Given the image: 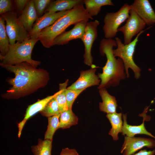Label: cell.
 <instances>
[{"instance_id": "31", "label": "cell", "mask_w": 155, "mask_h": 155, "mask_svg": "<svg viewBox=\"0 0 155 155\" xmlns=\"http://www.w3.org/2000/svg\"><path fill=\"white\" fill-rule=\"evenodd\" d=\"M28 0H13L14 4L17 12L21 14L26 7Z\"/></svg>"}, {"instance_id": "16", "label": "cell", "mask_w": 155, "mask_h": 155, "mask_svg": "<svg viewBox=\"0 0 155 155\" xmlns=\"http://www.w3.org/2000/svg\"><path fill=\"white\" fill-rule=\"evenodd\" d=\"M38 16L33 0H29L26 7L18 17L20 22L29 32Z\"/></svg>"}, {"instance_id": "6", "label": "cell", "mask_w": 155, "mask_h": 155, "mask_svg": "<svg viewBox=\"0 0 155 155\" xmlns=\"http://www.w3.org/2000/svg\"><path fill=\"white\" fill-rule=\"evenodd\" d=\"M131 9L130 5L126 3L117 11L106 13L102 27L105 38H112L116 36L120 26L129 17Z\"/></svg>"}, {"instance_id": "4", "label": "cell", "mask_w": 155, "mask_h": 155, "mask_svg": "<svg viewBox=\"0 0 155 155\" xmlns=\"http://www.w3.org/2000/svg\"><path fill=\"white\" fill-rule=\"evenodd\" d=\"M39 38L30 39L21 42L17 41L13 44H10L6 54H0L1 63L14 65L24 62L28 63L37 67L41 64L38 61L33 60L31 57L33 49Z\"/></svg>"}, {"instance_id": "10", "label": "cell", "mask_w": 155, "mask_h": 155, "mask_svg": "<svg viewBox=\"0 0 155 155\" xmlns=\"http://www.w3.org/2000/svg\"><path fill=\"white\" fill-rule=\"evenodd\" d=\"M68 10L58 12H47L38 18L34 24L32 30L28 32L29 39L38 38L40 33L43 29L53 24L57 20L64 16Z\"/></svg>"}, {"instance_id": "32", "label": "cell", "mask_w": 155, "mask_h": 155, "mask_svg": "<svg viewBox=\"0 0 155 155\" xmlns=\"http://www.w3.org/2000/svg\"><path fill=\"white\" fill-rule=\"evenodd\" d=\"M60 155H79V154L75 149L67 148L62 150Z\"/></svg>"}, {"instance_id": "22", "label": "cell", "mask_w": 155, "mask_h": 155, "mask_svg": "<svg viewBox=\"0 0 155 155\" xmlns=\"http://www.w3.org/2000/svg\"><path fill=\"white\" fill-rule=\"evenodd\" d=\"M78 121V117L72 109H68L60 113L59 128H69L71 126L77 124Z\"/></svg>"}, {"instance_id": "26", "label": "cell", "mask_w": 155, "mask_h": 155, "mask_svg": "<svg viewBox=\"0 0 155 155\" xmlns=\"http://www.w3.org/2000/svg\"><path fill=\"white\" fill-rule=\"evenodd\" d=\"M60 113L48 117V125L44 135V139L52 140L55 131L59 128Z\"/></svg>"}, {"instance_id": "30", "label": "cell", "mask_w": 155, "mask_h": 155, "mask_svg": "<svg viewBox=\"0 0 155 155\" xmlns=\"http://www.w3.org/2000/svg\"><path fill=\"white\" fill-rule=\"evenodd\" d=\"M13 1L11 0H0V15L9 12L14 11Z\"/></svg>"}, {"instance_id": "14", "label": "cell", "mask_w": 155, "mask_h": 155, "mask_svg": "<svg viewBox=\"0 0 155 155\" xmlns=\"http://www.w3.org/2000/svg\"><path fill=\"white\" fill-rule=\"evenodd\" d=\"M130 6L146 25L155 23V13L148 0H135Z\"/></svg>"}, {"instance_id": "24", "label": "cell", "mask_w": 155, "mask_h": 155, "mask_svg": "<svg viewBox=\"0 0 155 155\" xmlns=\"http://www.w3.org/2000/svg\"><path fill=\"white\" fill-rule=\"evenodd\" d=\"M5 20L0 17V54L5 55L7 53L10 45L9 38L5 30Z\"/></svg>"}, {"instance_id": "25", "label": "cell", "mask_w": 155, "mask_h": 155, "mask_svg": "<svg viewBox=\"0 0 155 155\" xmlns=\"http://www.w3.org/2000/svg\"><path fill=\"white\" fill-rule=\"evenodd\" d=\"M68 80H67L65 82L59 84V89L61 91L54 98L56 100L59 107L60 113L68 110L66 90L68 84Z\"/></svg>"}, {"instance_id": "28", "label": "cell", "mask_w": 155, "mask_h": 155, "mask_svg": "<svg viewBox=\"0 0 155 155\" xmlns=\"http://www.w3.org/2000/svg\"><path fill=\"white\" fill-rule=\"evenodd\" d=\"M85 90H75L68 89L66 90V95L69 109H72L74 101L79 95Z\"/></svg>"}, {"instance_id": "7", "label": "cell", "mask_w": 155, "mask_h": 155, "mask_svg": "<svg viewBox=\"0 0 155 155\" xmlns=\"http://www.w3.org/2000/svg\"><path fill=\"white\" fill-rule=\"evenodd\" d=\"M6 22L5 30L10 44H13L16 41L21 42L29 39L28 32L20 22L15 11L1 15Z\"/></svg>"}, {"instance_id": "5", "label": "cell", "mask_w": 155, "mask_h": 155, "mask_svg": "<svg viewBox=\"0 0 155 155\" xmlns=\"http://www.w3.org/2000/svg\"><path fill=\"white\" fill-rule=\"evenodd\" d=\"M147 29L140 32L134 39L127 44L123 43L119 38L116 37L115 38L117 45V48L113 49V54L115 57H117L123 61L127 78L129 76L128 71L129 68L133 72L136 79H138L140 77L141 69L134 62L133 56L139 37Z\"/></svg>"}, {"instance_id": "29", "label": "cell", "mask_w": 155, "mask_h": 155, "mask_svg": "<svg viewBox=\"0 0 155 155\" xmlns=\"http://www.w3.org/2000/svg\"><path fill=\"white\" fill-rule=\"evenodd\" d=\"M38 18L42 16L47 7L52 1L51 0H33Z\"/></svg>"}, {"instance_id": "20", "label": "cell", "mask_w": 155, "mask_h": 155, "mask_svg": "<svg viewBox=\"0 0 155 155\" xmlns=\"http://www.w3.org/2000/svg\"><path fill=\"white\" fill-rule=\"evenodd\" d=\"M122 116L121 113H117L116 112L108 114L106 115L112 126L108 134L112 137L114 140H118V134L122 132L123 127Z\"/></svg>"}, {"instance_id": "17", "label": "cell", "mask_w": 155, "mask_h": 155, "mask_svg": "<svg viewBox=\"0 0 155 155\" xmlns=\"http://www.w3.org/2000/svg\"><path fill=\"white\" fill-rule=\"evenodd\" d=\"M99 93L102 100L99 103L100 110L107 114L116 113L117 105L115 97L109 94L105 88L99 89Z\"/></svg>"}, {"instance_id": "9", "label": "cell", "mask_w": 155, "mask_h": 155, "mask_svg": "<svg viewBox=\"0 0 155 155\" xmlns=\"http://www.w3.org/2000/svg\"><path fill=\"white\" fill-rule=\"evenodd\" d=\"M99 22L97 20L88 22L85 32L81 38L84 46L85 52L83 55L84 63L91 67L93 65L91 49L93 44L98 36L97 27Z\"/></svg>"}, {"instance_id": "11", "label": "cell", "mask_w": 155, "mask_h": 155, "mask_svg": "<svg viewBox=\"0 0 155 155\" xmlns=\"http://www.w3.org/2000/svg\"><path fill=\"white\" fill-rule=\"evenodd\" d=\"M153 148L155 147V141L150 138L129 137L125 136L121 153L123 155H132L144 147Z\"/></svg>"}, {"instance_id": "1", "label": "cell", "mask_w": 155, "mask_h": 155, "mask_svg": "<svg viewBox=\"0 0 155 155\" xmlns=\"http://www.w3.org/2000/svg\"><path fill=\"white\" fill-rule=\"evenodd\" d=\"M0 66L13 73L14 78L9 79L11 87L3 94V98L17 99L31 94L46 85L49 80V73L42 68H37L24 62L14 65L0 64Z\"/></svg>"}, {"instance_id": "3", "label": "cell", "mask_w": 155, "mask_h": 155, "mask_svg": "<svg viewBox=\"0 0 155 155\" xmlns=\"http://www.w3.org/2000/svg\"><path fill=\"white\" fill-rule=\"evenodd\" d=\"M81 4L68 10L63 16L57 20L51 26L43 29L38 38L42 45L49 48L52 46L54 39L65 31L69 26L75 24L84 20L93 19Z\"/></svg>"}, {"instance_id": "21", "label": "cell", "mask_w": 155, "mask_h": 155, "mask_svg": "<svg viewBox=\"0 0 155 155\" xmlns=\"http://www.w3.org/2000/svg\"><path fill=\"white\" fill-rule=\"evenodd\" d=\"M83 1L86 10L92 17L97 16L102 6L114 5L111 0H83Z\"/></svg>"}, {"instance_id": "2", "label": "cell", "mask_w": 155, "mask_h": 155, "mask_svg": "<svg viewBox=\"0 0 155 155\" xmlns=\"http://www.w3.org/2000/svg\"><path fill=\"white\" fill-rule=\"evenodd\" d=\"M117 45L116 40L113 38H103L100 41V53L102 56L106 55L107 61L102 73L98 74L101 80L99 89L117 86L120 80L126 77L123 61L119 58L116 59L113 54V47Z\"/></svg>"}, {"instance_id": "15", "label": "cell", "mask_w": 155, "mask_h": 155, "mask_svg": "<svg viewBox=\"0 0 155 155\" xmlns=\"http://www.w3.org/2000/svg\"><path fill=\"white\" fill-rule=\"evenodd\" d=\"M61 91V90L59 89L58 91L53 95L48 96L45 98L38 100L28 106L26 109L24 119L18 124V136L19 137H20L22 129L27 121L37 113L41 111L47 103L60 93Z\"/></svg>"}, {"instance_id": "19", "label": "cell", "mask_w": 155, "mask_h": 155, "mask_svg": "<svg viewBox=\"0 0 155 155\" xmlns=\"http://www.w3.org/2000/svg\"><path fill=\"white\" fill-rule=\"evenodd\" d=\"M123 120L122 135L129 137H133L137 134H145L155 138V137L149 132L146 129L144 125V121L140 125H131L128 124L127 121V114H123Z\"/></svg>"}, {"instance_id": "13", "label": "cell", "mask_w": 155, "mask_h": 155, "mask_svg": "<svg viewBox=\"0 0 155 155\" xmlns=\"http://www.w3.org/2000/svg\"><path fill=\"white\" fill-rule=\"evenodd\" d=\"M88 21L82 20L75 25L70 30L65 31L53 40L52 46L55 45H63L73 40L80 38L83 36Z\"/></svg>"}, {"instance_id": "18", "label": "cell", "mask_w": 155, "mask_h": 155, "mask_svg": "<svg viewBox=\"0 0 155 155\" xmlns=\"http://www.w3.org/2000/svg\"><path fill=\"white\" fill-rule=\"evenodd\" d=\"M84 4L83 0H57L52 1L46 8L44 13L56 12L70 10L75 7Z\"/></svg>"}, {"instance_id": "23", "label": "cell", "mask_w": 155, "mask_h": 155, "mask_svg": "<svg viewBox=\"0 0 155 155\" xmlns=\"http://www.w3.org/2000/svg\"><path fill=\"white\" fill-rule=\"evenodd\" d=\"M52 140L39 139L37 145L31 147L34 155H51Z\"/></svg>"}, {"instance_id": "33", "label": "cell", "mask_w": 155, "mask_h": 155, "mask_svg": "<svg viewBox=\"0 0 155 155\" xmlns=\"http://www.w3.org/2000/svg\"><path fill=\"white\" fill-rule=\"evenodd\" d=\"M155 154V150L152 151H147L146 149L141 150L138 153L133 155H154Z\"/></svg>"}, {"instance_id": "27", "label": "cell", "mask_w": 155, "mask_h": 155, "mask_svg": "<svg viewBox=\"0 0 155 155\" xmlns=\"http://www.w3.org/2000/svg\"><path fill=\"white\" fill-rule=\"evenodd\" d=\"M40 112L42 116L47 117L60 113L58 103L55 98L51 99Z\"/></svg>"}, {"instance_id": "12", "label": "cell", "mask_w": 155, "mask_h": 155, "mask_svg": "<svg viewBox=\"0 0 155 155\" xmlns=\"http://www.w3.org/2000/svg\"><path fill=\"white\" fill-rule=\"evenodd\" d=\"M91 68L80 71V77L77 80L67 88L75 90H85L88 87L100 85L101 80L95 74L96 67L93 65Z\"/></svg>"}, {"instance_id": "8", "label": "cell", "mask_w": 155, "mask_h": 155, "mask_svg": "<svg viewBox=\"0 0 155 155\" xmlns=\"http://www.w3.org/2000/svg\"><path fill=\"white\" fill-rule=\"evenodd\" d=\"M146 25L144 21L131 8L125 24L118 29V31L122 32L123 34L124 44L130 43L133 38L143 30Z\"/></svg>"}]
</instances>
